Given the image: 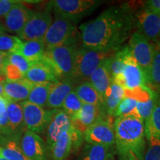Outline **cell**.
I'll return each instance as SVG.
<instances>
[{
	"label": "cell",
	"instance_id": "9c48e42d",
	"mask_svg": "<svg viewBox=\"0 0 160 160\" xmlns=\"http://www.w3.org/2000/svg\"><path fill=\"white\" fill-rule=\"evenodd\" d=\"M77 31L76 24L73 22L62 17H55V19L49 27L42 39L46 49L62 45Z\"/></svg>",
	"mask_w": 160,
	"mask_h": 160
},
{
	"label": "cell",
	"instance_id": "e0dca14e",
	"mask_svg": "<svg viewBox=\"0 0 160 160\" xmlns=\"http://www.w3.org/2000/svg\"><path fill=\"white\" fill-rule=\"evenodd\" d=\"M33 83L22 79L19 80L5 79L4 82V93L8 99L16 102L27 101Z\"/></svg>",
	"mask_w": 160,
	"mask_h": 160
},
{
	"label": "cell",
	"instance_id": "3957f363",
	"mask_svg": "<svg viewBox=\"0 0 160 160\" xmlns=\"http://www.w3.org/2000/svg\"><path fill=\"white\" fill-rule=\"evenodd\" d=\"M80 42V33L77 31L62 45L46 49L42 61L51 68L59 81H72L76 55L82 46Z\"/></svg>",
	"mask_w": 160,
	"mask_h": 160
},
{
	"label": "cell",
	"instance_id": "836d02e7",
	"mask_svg": "<svg viewBox=\"0 0 160 160\" xmlns=\"http://www.w3.org/2000/svg\"><path fill=\"white\" fill-rule=\"evenodd\" d=\"M8 99L5 97H0V137H11L8 118L7 112Z\"/></svg>",
	"mask_w": 160,
	"mask_h": 160
},
{
	"label": "cell",
	"instance_id": "5bb4252c",
	"mask_svg": "<svg viewBox=\"0 0 160 160\" xmlns=\"http://www.w3.org/2000/svg\"><path fill=\"white\" fill-rule=\"evenodd\" d=\"M105 113L102 106L83 104L82 108L74 117L71 118V126L82 133H85L91 126L105 117Z\"/></svg>",
	"mask_w": 160,
	"mask_h": 160
},
{
	"label": "cell",
	"instance_id": "8fae6325",
	"mask_svg": "<svg viewBox=\"0 0 160 160\" xmlns=\"http://www.w3.org/2000/svg\"><path fill=\"white\" fill-rule=\"evenodd\" d=\"M133 16L137 31L153 45H158L160 40V16L144 8Z\"/></svg>",
	"mask_w": 160,
	"mask_h": 160
},
{
	"label": "cell",
	"instance_id": "8992f818",
	"mask_svg": "<svg viewBox=\"0 0 160 160\" xmlns=\"http://www.w3.org/2000/svg\"><path fill=\"white\" fill-rule=\"evenodd\" d=\"M128 46L132 58L142 70L148 80L150 68L154 57L156 45L146 39L139 31H136L130 36Z\"/></svg>",
	"mask_w": 160,
	"mask_h": 160
},
{
	"label": "cell",
	"instance_id": "d6986e66",
	"mask_svg": "<svg viewBox=\"0 0 160 160\" xmlns=\"http://www.w3.org/2000/svg\"><path fill=\"white\" fill-rule=\"evenodd\" d=\"M24 79L33 84L55 83L59 82L52 69L43 61L32 65L28 71L26 72Z\"/></svg>",
	"mask_w": 160,
	"mask_h": 160
},
{
	"label": "cell",
	"instance_id": "74e56055",
	"mask_svg": "<svg viewBox=\"0 0 160 160\" xmlns=\"http://www.w3.org/2000/svg\"><path fill=\"white\" fill-rule=\"evenodd\" d=\"M3 76L8 80H19L24 79V74L14 65L9 63L8 61L6 63L3 71Z\"/></svg>",
	"mask_w": 160,
	"mask_h": 160
},
{
	"label": "cell",
	"instance_id": "f6af8a7d",
	"mask_svg": "<svg viewBox=\"0 0 160 160\" xmlns=\"http://www.w3.org/2000/svg\"><path fill=\"white\" fill-rule=\"evenodd\" d=\"M160 45V40H159V42L158 43V45Z\"/></svg>",
	"mask_w": 160,
	"mask_h": 160
},
{
	"label": "cell",
	"instance_id": "d4e9b609",
	"mask_svg": "<svg viewBox=\"0 0 160 160\" xmlns=\"http://www.w3.org/2000/svg\"><path fill=\"white\" fill-rule=\"evenodd\" d=\"M125 97V89L112 82L103 99V110L105 114L113 116L118 105Z\"/></svg>",
	"mask_w": 160,
	"mask_h": 160
},
{
	"label": "cell",
	"instance_id": "7a4b0ae2",
	"mask_svg": "<svg viewBox=\"0 0 160 160\" xmlns=\"http://www.w3.org/2000/svg\"><path fill=\"white\" fill-rule=\"evenodd\" d=\"M113 127L119 155L132 153L138 160H142L147 146L142 120L133 116L117 117Z\"/></svg>",
	"mask_w": 160,
	"mask_h": 160
},
{
	"label": "cell",
	"instance_id": "484cf974",
	"mask_svg": "<svg viewBox=\"0 0 160 160\" xmlns=\"http://www.w3.org/2000/svg\"><path fill=\"white\" fill-rule=\"evenodd\" d=\"M73 91L83 104L102 106L103 108V99L88 81L78 84Z\"/></svg>",
	"mask_w": 160,
	"mask_h": 160
},
{
	"label": "cell",
	"instance_id": "bcb514c9",
	"mask_svg": "<svg viewBox=\"0 0 160 160\" xmlns=\"http://www.w3.org/2000/svg\"><path fill=\"white\" fill-rule=\"evenodd\" d=\"M114 159H110V160H113Z\"/></svg>",
	"mask_w": 160,
	"mask_h": 160
},
{
	"label": "cell",
	"instance_id": "ffe728a7",
	"mask_svg": "<svg viewBox=\"0 0 160 160\" xmlns=\"http://www.w3.org/2000/svg\"><path fill=\"white\" fill-rule=\"evenodd\" d=\"M71 130L62 132L57 139L48 148L52 160H65L72 152Z\"/></svg>",
	"mask_w": 160,
	"mask_h": 160
},
{
	"label": "cell",
	"instance_id": "30bf717a",
	"mask_svg": "<svg viewBox=\"0 0 160 160\" xmlns=\"http://www.w3.org/2000/svg\"><path fill=\"white\" fill-rule=\"evenodd\" d=\"M53 21L49 11L34 12L18 37L22 41L42 40Z\"/></svg>",
	"mask_w": 160,
	"mask_h": 160
},
{
	"label": "cell",
	"instance_id": "8d00e7d4",
	"mask_svg": "<svg viewBox=\"0 0 160 160\" xmlns=\"http://www.w3.org/2000/svg\"><path fill=\"white\" fill-rule=\"evenodd\" d=\"M8 61L9 63L17 67L23 73L24 76H25L26 72L28 71L30 68L33 65L20 53H10V54H8Z\"/></svg>",
	"mask_w": 160,
	"mask_h": 160
},
{
	"label": "cell",
	"instance_id": "603a6c76",
	"mask_svg": "<svg viewBox=\"0 0 160 160\" xmlns=\"http://www.w3.org/2000/svg\"><path fill=\"white\" fill-rule=\"evenodd\" d=\"M19 138L2 137L0 139V152L7 160H30L21 149Z\"/></svg>",
	"mask_w": 160,
	"mask_h": 160
},
{
	"label": "cell",
	"instance_id": "4dcf8cb0",
	"mask_svg": "<svg viewBox=\"0 0 160 160\" xmlns=\"http://www.w3.org/2000/svg\"><path fill=\"white\" fill-rule=\"evenodd\" d=\"M23 41L18 37L2 33L0 34V51L10 54L19 53Z\"/></svg>",
	"mask_w": 160,
	"mask_h": 160
},
{
	"label": "cell",
	"instance_id": "6da1fadb",
	"mask_svg": "<svg viewBox=\"0 0 160 160\" xmlns=\"http://www.w3.org/2000/svg\"><path fill=\"white\" fill-rule=\"evenodd\" d=\"M134 27V16L127 5L110 7L79 26L82 45L98 51L117 50Z\"/></svg>",
	"mask_w": 160,
	"mask_h": 160
},
{
	"label": "cell",
	"instance_id": "44dd1931",
	"mask_svg": "<svg viewBox=\"0 0 160 160\" xmlns=\"http://www.w3.org/2000/svg\"><path fill=\"white\" fill-rule=\"evenodd\" d=\"M7 112L11 136L16 137H21L22 132L25 128L21 103L8 99Z\"/></svg>",
	"mask_w": 160,
	"mask_h": 160
},
{
	"label": "cell",
	"instance_id": "9a60e30c",
	"mask_svg": "<svg viewBox=\"0 0 160 160\" xmlns=\"http://www.w3.org/2000/svg\"><path fill=\"white\" fill-rule=\"evenodd\" d=\"M33 13L24 4L17 2L3 17V24L7 31L19 35Z\"/></svg>",
	"mask_w": 160,
	"mask_h": 160
},
{
	"label": "cell",
	"instance_id": "ab89813d",
	"mask_svg": "<svg viewBox=\"0 0 160 160\" xmlns=\"http://www.w3.org/2000/svg\"><path fill=\"white\" fill-rule=\"evenodd\" d=\"M144 8L160 16V0H149L144 2Z\"/></svg>",
	"mask_w": 160,
	"mask_h": 160
},
{
	"label": "cell",
	"instance_id": "e575fe53",
	"mask_svg": "<svg viewBox=\"0 0 160 160\" xmlns=\"http://www.w3.org/2000/svg\"><path fill=\"white\" fill-rule=\"evenodd\" d=\"M159 97V93L154 96L153 98L150 99L145 102H138L137 105V110L138 112L139 119H141L144 122V123L149 119L150 116L151 115L154 106L157 102L158 98Z\"/></svg>",
	"mask_w": 160,
	"mask_h": 160
},
{
	"label": "cell",
	"instance_id": "4316f807",
	"mask_svg": "<svg viewBox=\"0 0 160 160\" xmlns=\"http://www.w3.org/2000/svg\"><path fill=\"white\" fill-rule=\"evenodd\" d=\"M112 159H113V156L111 148L88 143L78 160H110Z\"/></svg>",
	"mask_w": 160,
	"mask_h": 160
},
{
	"label": "cell",
	"instance_id": "cb8c5ba5",
	"mask_svg": "<svg viewBox=\"0 0 160 160\" xmlns=\"http://www.w3.org/2000/svg\"><path fill=\"white\" fill-rule=\"evenodd\" d=\"M46 51L43 40L23 41L19 53L32 65L42 61Z\"/></svg>",
	"mask_w": 160,
	"mask_h": 160
},
{
	"label": "cell",
	"instance_id": "ba28073f",
	"mask_svg": "<svg viewBox=\"0 0 160 160\" xmlns=\"http://www.w3.org/2000/svg\"><path fill=\"white\" fill-rule=\"evenodd\" d=\"M112 82L121 86L125 90H132L141 86H148L146 76L132 58L129 48L125 57V67L121 73L112 79Z\"/></svg>",
	"mask_w": 160,
	"mask_h": 160
},
{
	"label": "cell",
	"instance_id": "2e32d148",
	"mask_svg": "<svg viewBox=\"0 0 160 160\" xmlns=\"http://www.w3.org/2000/svg\"><path fill=\"white\" fill-rule=\"evenodd\" d=\"M71 128V119L62 109L56 110L46 128V141L48 147L53 144L62 133Z\"/></svg>",
	"mask_w": 160,
	"mask_h": 160
},
{
	"label": "cell",
	"instance_id": "d6a6232c",
	"mask_svg": "<svg viewBox=\"0 0 160 160\" xmlns=\"http://www.w3.org/2000/svg\"><path fill=\"white\" fill-rule=\"evenodd\" d=\"M82 105L83 103L76 94L74 91H72L64 100L62 108L70 117L72 118L80 111Z\"/></svg>",
	"mask_w": 160,
	"mask_h": 160
},
{
	"label": "cell",
	"instance_id": "52a82bcc",
	"mask_svg": "<svg viewBox=\"0 0 160 160\" xmlns=\"http://www.w3.org/2000/svg\"><path fill=\"white\" fill-rule=\"evenodd\" d=\"M21 105L26 129L37 134L45 131L56 110H45L28 101L21 102Z\"/></svg>",
	"mask_w": 160,
	"mask_h": 160
},
{
	"label": "cell",
	"instance_id": "b9f144b4",
	"mask_svg": "<svg viewBox=\"0 0 160 160\" xmlns=\"http://www.w3.org/2000/svg\"><path fill=\"white\" fill-rule=\"evenodd\" d=\"M5 77L2 75H0V97H5L4 93V82L5 81Z\"/></svg>",
	"mask_w": 160,
	"mask_h": 160
},
{
	"label": "cell",
	"instance_id": "f1b7e54d",
	"mask_svg": "<svg viewBox=\"0 0 160 160\" xmlns=\"http://www.w3.org/2000/svg\"><path fill=\"white\" fill-rule=\"evenodd\" d=\"M52 84L53 83L50 82L33 84L27 101L42 108L47 107Z\"/></svg>",
	"mask_w": 160,
	"mask_h": 160
},
{
	"label": "cell",
	"instance_id": "f35d334b",
	"mask_svg": "<svg viewBox=\"0 0 160 160\" xmlns=\"http://www.w3.org/2000/svg\"><path fill=\"white\" fill-rule=\"evenodd\" d=\"M17 2L13 0H0V17H4L7 15Z\"/></svg>",
	"mask_w": 160,
	"mask_h": 160
},
{
	"label": "cell",
	"instance_id": "277c9868",
	"mask_svg": "<svg viewBox=\"0 0 160 160\" xmlns=\"http://www.w3.org/2000/svg\"><path fill=\"white\" fill-rule=\"evenodd\" d=\"M117 50L98 51L86 48L82 45L76 55L72 81L73 82L79 81L83 82L88 80L96 69L106 59L114 54Z\"/></svg>",
	"mask_w": 160,
	"mask_h": 160
},
{
	"label": "cell",
	"instance_id": "1f68e13d",
	"mask_svg": "<svg viewBox=\"0 0 160 160\" xmlns=\"http://www.w3.org/2000/svg\"><path fill=\"white\" fill-rule=\"evenodd\" d=\"M137 102H138L137 100L133 99V98L125 97L121 101V102L119 103V105H118L113 117H117V118L133 116V117H137L139 119L137 110Z\"/></svg>",
	"mask_w": 160,
	"mask_h": 160
},
{
	"label": "cell",
	"instance_id": "60d3db41",
	"mask_svg": "<svg viewBox=\"0 0 160 160\" xmlns=\"http://www.w3.org/2000/svg\"><path fill=\"white\" fill-rule=\"evenodd\" d=\"M8 54L0 51V75L3 76V71L6 63L8 62Z\"/></svg>",
	"mask_w": 160,
	"mask_h": 160
},
{
	"label": "cell",
	"instance_id": "7402d4cb",
	"mask_svg": "<svg viewBox=\"0 0 160 160\" xmlns=\"http://www.w3.org/2000/svg\"><path fill=\"white\" fill-rule=\"evenodd\" d=\"M88 82L95 88L102 99H104V97L112 83L111 77L106 65L105 61L102 63L92 73L88 79Z\"/></svg>",
	"mask_w": 160,
	"mask_h": 160
},
{
	"label": "cell",
	"instance_id": "ac0fdd59",
	"mask_svg": "<svg viewBox=\"0 0 160 160\" xmlns=\"http://www.w3.org/2000/svg\"><path fill=\"white\" fill-rule=\"evenodd\" d=\"M74 89V82L71 80H61L51 85L47 107L50 110L62 108L64 100Z\"/></svg>",
	"mask_w": 160,
	"mask_h": 160
},
{
	"label": "cell",
	"instance_id": "83f0119b",
	"mask_svg": "<svg viewBox=\"0 0 160 160\" xmlns=\"http://www.w3.org/2000/svg\"><path fill=\"white\" fill-rule=\"evenodd\" d=\"M145 133L146 140L151 138L160 140V95L151 115L145 122Z\"/></svg>",
	"mask_w": 160,
	"mask_h": 160
},
{
	"label": "cell",
	"instance_id": "7bdbcfd3",
	"mask_svg": "<svg viewBox=\"0 0 160 160\" xmlns=\"http://www.w3.org/2000/svg\"><path fill=\"white\" fill-rule=\"evenodd\" d=\"M7 31V30H6L5 25H4V24L0 20V34H2V33H5V32Z\"/></svg>",
	"mask_w": 160,
	"mask_h": 160
},
{
	"label": "cell",
	"instance_id": "4fadbf2b",
	"mask_svg": "<svg viewBox=\"0 0 160 160\" xmlns=\"http://www.w3.org/2000/svg\"><path fill=\"white\" fill-rule=\"evenodd\" d=\"M23 153L30 160H49V149L39 134L26 131L19 142Z\"/></svg>",
	"mask_w": 160,
	"mask_h": 160
},
{
	"label": "cell",
	"instance_id": "ee69618b",
	"mask_svg": "<svg viewBox=\"0 0 160 160\" xmlns=\"http://www.w3.org/2000/svg\"><path fill=\"white\" fill-rule=\"evenodd\" d=\"M0 160H7V159H5V157H3V155L2 154V153H1V152H0Z\"/></svg>",
	"mask_w": 160,
	"mask_h": 160
},
{
	"label": "cell",
	"instance_id": "7c38bea8",
	"mask_svg": "<svg viewBox=\"0 0 160 160\" xmlns=\"http://www.w3.org/2000/svg\"><path fill=\"white\" fill-rule=\"evenodd\" d=\"M86 142L111 148L115 144L114 127L108 119H102L84 133Z\"/></svg>",
	"mask_w": 160,
	"mask_h": 160
},
{
	"label": "cell",
	"instance_id": "d590c367",
	"mask_svg": "<svg viewBox=\"0 0 160 160\" xmlns=\"http://www.w3.org/2000/svg\"><path fill=\"white\" fill-rule=\"evenodd\" d=\"M142 160H160V140L149 139Z\"/></svg>",
	"mask_w": 160,
	"mask_h": 160
},
{
	"label": "cell",
	"instance_id": "f546056e",
	"mask_svg": "<svg viewBox=\"0 0 160 160\" xmlns=\"http://www.w3.org/2000/svg\"><path fill=\"white\" fill-rule=\"evenodd\" d=\"M148 86L156 92H160V45H156L154 57L148 79Z\"/></svg>",
	"mask_w": 160,
	"mask_h": 160
},
{
	"label": "cell",
	"instance_id": "5b68a950",
	"mask_svg": "<svg viewBox=\"0 0 160 160\" xmlns=\"http://www.w3.org/2000/svg\"><path fill=\"white\" fill-rule=\"evenodd\" d=\"M102 3L97 0H54L50 2L49 5L55 17L65 18L77 24L91 14Z\"/></svg>",
	"mask_w": 160,
	"mask_h": 160
}]
</instances>
